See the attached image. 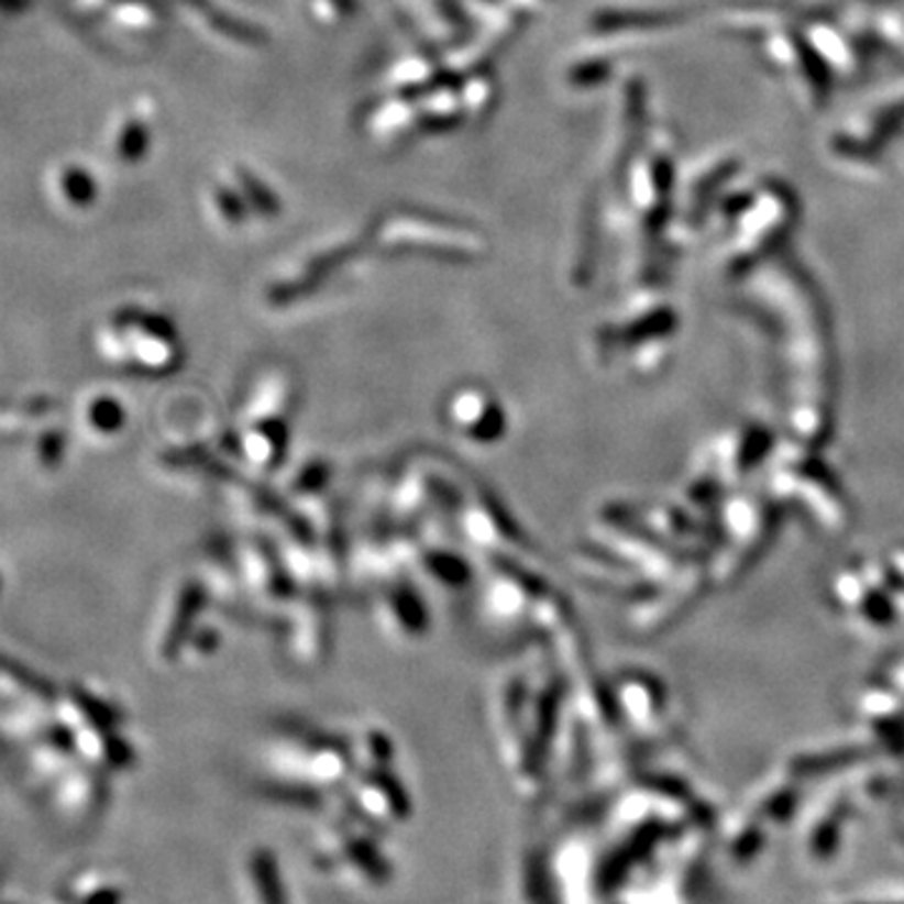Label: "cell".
<instances>
[]
</instances>
